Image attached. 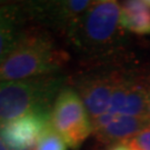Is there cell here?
I'll return each instance as SVG.
<instances>
[{
	"label": "cell",
	"instance_id": "12",
	"mask_svg": "<svg viewBox=\"0 0 150 150\" xmlns=\"http://www.w3.org/2000/svg\"><path fill=\"white\" fill-rule=\"evenodd\" d=\"M126 145L138 150H150V126L138 132Z\"/></svg>",
	"mask_w": 150,
	"mask_h": 150
},
{
	"label": "cell",
	"instance_id": "14",
	"mask_svg": "<svg viewBox=\"0 0 150 150\" xmlns=\"http://www.w3.org/2000/svg\"><path fill=\"white\" fill-rule=\"evenodd\" d=\"M108 150H130L129 147L126 144H118V145H115L112 147H110Z\"/></svg>",
	"mask_w": 150,
	"mask_h": 150
},
{
	"label": "cell",
	"instance_id": "15",
	"mask_svg": "<svg viewBox=\"0 0 150 150\" xmlns=\"http://www.w3.org/2000/svg\"><path fill=\"white\" fill-rule=\"evenodd\" d=\"M145 118L148 119L150 121V99L148 103H147V108H146V112H145Z\"/></svg>",
	"mask_w": 150,
	"mask_h": 150
},
{
	"label": "cell",
	"instance_id": "6",
	"mask_svg": "<svg viewBox=\"0 0 150 150\" xmlns=\"http://www.w3.org/2000/svg\"><path fill=\"white\" fill-rule=\"evenodd\" d=\"M91 4L92 1L89 0L35 2L27 5V7L23 6V10L32 19H38L58 29L68 39L75 31Z\"/></svg>",
	"mask_w": 150,
	"mask_h": 150
},
{
	"label": "cell",
	"instance_id": "17",
	"mask_svg": "<svg viewBox=\"0 0 150 150\" xmlns=\"http://www.w3.org/2000/svg\"><path fill=\"white\" fill-rule=\"evenodd\" d=\"M129 149L130 150H138V149H136V148H130V147H129Z\"/></svg>",
	"mask_w": 150,
	"mask_h": 150
},
{
	"label": "cell",
	"instance_id": "18",
	"mask_svg": "<svg viewBox=\"0 0 150 150\" xmlns=\"http://www.w3.org/2000/svg\"><path fill=\"white\" fill-rule=\"evenodd\" d=\"M146 1H147V4H148V5L150 6V0H146Z\"/></svg>",
	"mask_w": 150,
	"mask_h": 150
},
{
	"label": "cell",
	"instance_id": "13",
	"mask_svg": "<svg viewBox=\"0 0 150 150\" xmlns=\"http://www.w3.org/2000/svg\"><path fill=\"white\" fill-rule=\"evenodd\" d=\"M139 76L141 80L144 81V83L146 85V87L148 88V90L150 91V67L145 69L142 72H139Z\"/></svg>",
	"mask_w": 150,
	"mask_h": 150
},
{
	"label": "cell",
	"instance_id": "11",
	"mask_svg": "<svg viewBox=\"0 0 150 150\" xmlns=\"http://www.w3.org/2000/svg\"><path fill=\"white\" fill-rule=\"evenodd\" d=\"M67 148L68 146L64 139L52 128L51 123H49L33 150H67Z\"/></svg>",
	"mask_w": 150,
	"mask_h": 150
},
{
	"label": "cell",
	"instance_id": "10",
	"mask_svg": "<svg viewBox=\"0 0 150 150\" xmlns=\"http://www.w3.org/2000/svg\"><path fill=\"white\" fill-rule=\"evenodd\" d=\"M120 7V22L125 31L139 36L150 35V6L146 0L125 1Z\"/></svg>",
	"mask_w": 150,
	"mask_h": 150
},
{
	"label": "cell",
	"instance_id": "9",
	"mask_svg": "<svg viewBox=\"0 0 150 150\" xmlns=\"http://www.w3.org/2000/svg\"><path fill=\"white\" fill-rule=\"evenodd\" d=\"M23 16H26L23 6L0 5V64L7 59L25 31L20 28Z\"/></svg>",
	"mask_w": 150,
	"mask_h": 150
},
{
	"label": "cell",
	"instance_id": "16",
	"mask_svg": "<svg viewBox=\"0 0 150 150\" xmlns=\"http://www.w3.org/2000/svg\"><path fill=\"white\" fill-rule=\"evenodd\" d=\"M0 150H8L7 147L5 146V144H4V141L1 140V138H0Z\"/></svg>",
	"mask_w": 150,
	"mask_h": 150
},
{
	"label": "cell",
	"instance_id": "2",
	"mask_svg": "<svg viewBox=\"0 0 150 150\" xmlns=\"http://www.w3.org/2000/svg\"><path fill=\"white\" fill-rule=\"evenodd\" d=\"M120 13L121 7L117 1H92L75 31L68 38L69 42L89 54H112L125 36Z\"/></svg>",
	"mask_w": 150,
	"mask_h": 150
},
{
	"label": "cell",
	"instance_id": "8",
	"mask_svg": "<svg viewBox=\"0 0 150 150\" xmlns=\"http://www.w3.org/2000/svg\"><path fill=\"white\" fill-rule=\"evenodd\" d=\"M150 126V121L145 117L116 116L106 127L92 132L96 141L100 146L110 147L118 144H127L136 134Z\"/></svg>",
	"mask_w": 150,
	"mask_h": 150
},
{
	"label": "cell",
	"instance_id": "3",
	"mask_svg": "<svg viewBox=\"0 0 150 150\" xmlns=\"http://www.w3.org/2000/svg\"><path fill=\"white\" fill-rule=\"evenodd\" d=\"M64 81L56 75L0 81V123L32 111H50Z\"/></svg>",
	"mask_w": 150,
	"mask_h": 150
},
{
	"label": "cell",
	"instance_id": "7",
	"mask_svg": "<svg viewBox=\"0 0 150 150\" xmlns=\"http://www.w3.org/2000/svg\"><path fill=\"white\" fill-rule=\"evenodd\" d=\"M50 123V111H32L0 123V138L8 150H33Z\"/></svg>",
	"mask_w": 150,
	"mask_h": 150
},
{
	"label": "cell",
	"instance_id": "5",
	"mask_svg": "<svg viewBox=\"0 0 150 150\" xmlns=\"http://www.w3.org/2000/svg\"><path fill=\"white\" fill-rule=\"evenodd\" d=\"M123 71L121 69L90 71L76 78L72 88L81 98L91 120L108 110L112 92Z\"/></svg>",
	"mask_w": 150,
	"mask_h": 150
},
{
	"label": "cell",
	"instance_id": "4",
	"mask_svg": "<svg viewBox=\"0 0 150 150\" xmlns=\"http://www.w3.org/2000/svg\"><path fill=\"white\" fill-rule=\"evenodd\" d=\"M50 123L72 150L79 149L92 134L90 116L72 87H64L56 97L50 110Z\"/></svg>",
	"mask_w": 150,
	"mask_h": 150
},
{
	"label": "cell",
	"instance_id": "1",
	"mask_svg": "<svg viewBox=\"0 0 150 150\" xmlns=\"http://www.w3.org/2000/svg\"><path fill=\"white\" fill-rule=\"evenodd\" d=\"M69 56L41 29L25 30L7 59L0 64V81L56 75Z\"/></svg>",
	"mask_w": 150,
	"mask_h": 150
}]
</instances>
